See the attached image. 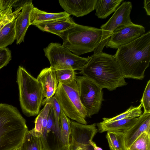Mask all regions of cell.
Returning a JSON list of instances; mask_svg holds the SVG:
<instances>
[{
	"instance_id": "cell-6",
	"label": "cell",
	"mask_w": 150,
	"mask_h": 150,
	"mask_svg": "<svg viewBox=\"0 0 150 150\" xmlns=\"http://www.w3.org/2000/svg\"><path fill=\"white\" fill-rule=\"evenodd\" d=\"M65 114L79 123L87 125V114L81 102L76 80L71 83H59L54 96Z\"/></svg>"
},
{
	"instance_id": "cell-14",
	"label": "cell",
	"mask_w": 150,
	"mask_h": 150,
	"mask_svg": "<svg viewBox=\"0 0 150 150\" xmlns=\"http://www.w3.org/2000/svg\"><path fill=\"white\" fill-rule=\"evenodd\" d=\"M96 0H59L62 7L70 15L82 17L95 10Z\"/></svg>"
},
{
	"instance_id": "cell-9",
	"label": "cell",
	"mask_w": 150,
	"mask_h": 150,
	"mask_svg": "<svg viewBox=\"0 0 150 150\" xmlns=\"http://www.w3.org/2000/svg\"><path fill=\"white\" fill-rule=\"evenodd\" d=\"M132 8L131 1L122 2L108 21L101 26L100 28L103 31L102 41L100 44L94 50V54L102 52L107 41L116 28L133 23L130 17Z\"/></svg>"
},
{
	"instance_id": "cell-34",
	"label": "cell",
	"mask_w": 150,
	"mask_h": 150,
	"mask_svg": "<svg viewBox=\"0 0 150 150\" xmlns=\"http://www.w3.org/2000/svg\"><path fill=\"white\" fill-rule=\"evenodd\" d=\"M90 144L93 148L94 150H103L101 148L97 146L96 143L93 141L90 142Z\"/></svg>"
},
{
	"instance_id": "cell-21",
	"label": "cell",
	"mask_w": 150,
	"mask_h": 150,
	"mask_svg": "<svg viewBox=\"0 0 150 150\" xmlns=\"http://www.w3.org/2000/svg\"><path fill=\"white\" fill-rule=\"evenodd\" d=\"M20 150H43L40 137L32 130L26 132Z\"/></svg>"
},
{
	"instance_id": "cell-33",
	"label": "cell",
	"mask_w": 150,
	"mask_h": 150,
	"mask_svg": "<svg viewBox=\"0 0 150 150\" xmlns=\"http://www.w3.org/2000/svg\"><path fill=\"white\" fill-rule=\"evenodd\" d=\"M144 8L145 9L147 14L150 15V0H145L144 1Z\"/></svg>"
},
{
	"instance_id": "cell-37",
	"label": "cell",
	"mask_w": 150,
	"mask_h": 150,
	"mask_svg": "<svg viewBox=\"0 0 150 150\" xmlns=\"http://www.w3.org/2000/svg\"><path fill=\"white\" fill-rule=\"evenodd\" d=\"M64 150H75L70 145Z\"/></svg>"
},
{
	"instance_id": "cell-20",
	"label": "cell",
	"mask_w": 150,
	"mask_h": 150,
	"mask_svg": "<svg viewBox=\"0 0 150 150\" xmlns=\"http://www.w3.org/2000/svg\"><path fill=\"white\" fill-rule=\"evenodd\" d=\"M124 0H96L95 15L98 18L104 19L115 11Z\"/></svg>"
},
{
	"instance_id": "cell-38",
	"label": "cell",
	"mask_w": 150,
	"mask_h": 150,
	"mask_svg": "<svg viewBox=\"0 0 150 150\" xmlns=\"http://www.w3.org/2000/svg\"><path fill=\"white\" fill-rule=\"evenodd\" d=\"M3 11H2L1 10H0V21L1 19L2 15V14Z\"/></svg>"
},
{
	"instance_id": "cell-22",
	"label": "cell",
	"mask_w": 150,
	"mask_h": 150,
	"mask_svg": "<svg viewBox=\"0 0 150 150\" xmlns=\"http://www.w3.org/2000/svg\"><path fill=\"white\" fill-rule=\"evenodd\" d=\"M15 21L7 24L0 30V49L6 48L16 39Z\"/></svg>"
},
{
	"instance_id": "cell-3",
	"label": "cell",
	"mask_w": 150,
	"mask_h": 150,
	"mask_svg": "<svg viewBox=\"0 0 150 150\" xmlns=\"http://www.w3.org/2000/svg\"><path fill=\"white\" fill-rule=\"evenodd\" d=\"M28 130L25 119L16 107L0 103V150L20 146Z\"/></svg>"
},
{
	"instance_id": "cell-4",
	"label": "cell",
	"mask_w": 150,
	"mask_h": 150,
	"mask_svg": "<svg viewBox=\"0 0 150 150\" xmlns=\"http://www.w3.org/2000/svg\"><path fill=\"white\" fill-rule=\"evenodd\" d=\"M63 40L62 45L79 56L94 51L102 41L100 28L76 24L58 35Z\"/></svg>"
},
{
	"instance_id": "cell-19",
	"label": "cell",
	"mask_w": 150,
	"mask_h": 150,
	"mask_svg": "<svg viewBox=\"0 0 150 150\" xmlns=\"http://www.w3.org/2000/svg\"><path fill=\"white\" fill-rule=\"evenodd\" d=\"M138 117L123 119L106 123L100 122L97 123L96 125L98 127V132L100 133L110 131L124 132L134 124Z\"/></svg>"
},
{
	"instance_id": "cell-7",
	"label": "cell",
	"mask_w": 150,
	"mask_h": 150,
	"mask_svg": "<svg viewBox=\"0 0 150 150\" xmlns=\"http://www.w3.org/2000/svg\"><path fill=\"white\" fill-rule=\"evenodd\" d=\"M45 55L49 60L50 67L53 70L71 69L80 70L89 59L73 54L60 43L51 42L43 49Z\"/></svg>"
},
{
	"instance_id": "cell-30",
	"label": "cell",
	"mask_w": 150,
	"mask_h": 150,
	"mask_svg": "<svg viewBox=\"0 0 150 150\" xmlns=\"http://www.w3.org/2000/svg\"><path fill=\"white\" fill-rule=\"evenodd\" d=\"M12 8L10 7L3 11L0 21V30L6 24L16 18L23 7L15 10L13 12L12 11Z\"/></svg>"
},
{
	"instance_id": "cell-5",
	"label": "cell",
	"mask_w": 150,
	"mask_h": 150,
	"mask_svg": "<svg viewBox=\"0 0 150 150\" xmlns=\"http://www.w3.org/2000/svg\"><path fill=\"white\" fill-rule=\"evenodd\" d=\"M16 79L22 112L28 117L36 116L45 98L41 83L20 66L18 69Z\"/></svg>"
},
{
	"instance_id": "cell-17",
	"label": "cell",
	"mask_w": 150,
	"mask_h": 150,
	"mask_svg": "<svg viewBox=\"0 0 150 150\" xmlns=\"http://www.w3.org/2000/svg\"><path fill=\"white\" fill-rule=\"evenodd\" d=\"M70 15L65 11L58 13H50L33 7L30 16V25L35 26L39 24L69 18Z\"/></svg>"
},
{
	"instance_id": "cell-35",
	"label": "cell",
	"mask_w": 150,
	"mask_h": 150,
	"mask_svg": "<svg viewBox=\"0 0 150 150\" xmlns=\"http://www.w3.org/2000/svg\"><path fill=\"white\" fill-rule=\"evenodd\" d=\"M77 150H94L92 146L90 144Z\"/></svg>"
},
{
	"instance_id": "cell-8",
	"label": "cell",
	"mask_w": 150,
	"mask_h": 150,
	"mask_svg": "<svg viewBox=\"0 0 150 150\" xmlns=\"http://www.w3.org/2000/svg\"><path fill=\"white\" fill-rule=\"evenodd\" d=\"M76 80L80 98L87 114L91 117L99 112L104 100L102 89L93 81L84 76H76Z\"/></svg>"
},
{
	"instance_id": "cell-10",
	"label": "cell",
	"mask_w": 150,
	"mask_h": 150,
	"mask_svg": "<svg viewBox=\"0 0 150 150\" xmlns=\"http://www.w3.org/2000/svg\"><path fill=\"white\" fill-rule=\"evenodd\" d=\"M145 32L144 26L133 23L120 26L114 31L105 46L107 48L117 49L133 41Z\"/></svg>"
},
{
	"instance_id": "cell-36",
	"label": "cell",
	"mask_w": 150,
	"mask_h": 150,
	"mask_svg": "<svg viewBox=\"0 0 150 150\" xmlns=\"http://www.w3.org/2000/svg\"><path fill=\"white\" fill-rule=\"evenodd\" d=\"M0 10L2 11L5 10L3 5L2 0H0Z\"/></svg>"
},
{
	"instance_id": "cell-25",
	"label": "cell",
	"mask_w": 150,
	"mask_h": 150,
	"mask_svg": "<svg viewBox=\"0 0 150 150\" xmlns=\"http://www.w3.org/2000/svg\"><path fill=\"white\" fill-rule=\"evenodd\" d=\"M142 104L137 106L131 105L125 112L110 118L104 117L103 123H106L117 120L127 118H134L138 117L142 114Z\"/></svg>"
},
{
	"instance_id": "cell-24",
	"label": "cell",
	"mask_w": 150,
	"mask_h": 150,
	"mask_svg": "<svg viewBox=\"0 0 150 150\" xmlns=\"http://www.w3.org/2000/svg\"><path fill=\"white\" fill-rule=\"evenodd\" d=\"M124 133L121 131L108 132L106 136L110 150H126Z\"/></svg>"
},
{
	"instance_id": "cell-32",
	"label": "cell",
	"mask_w": 150,
	"mask_h": 150,
	"mask_svg": "<svg viewBox=\"0 0 150 150\" xmlns=\"http://www.w3.org/2000/svg\"><path fill=\"white\" fill-rule=\"evenodd\" d=\"M11 52L6 47L0 49V69L6 66L11 60Z\"/></svg>"
},
{
	"instance_id": "cell-15",
	"label": "cell",
	"mask_w": 150,
	"mask_h": 150,
	"mask_svg": "<svg viewBox=\"0 0 150 150\" xmlns=\"http://www.w3.org/2000/svg\"><path fill=\"white\" fill-rule=\"evenodd\" d=\"M33 7L32 0H30L24 4L22 11L16 19V40L17 45L24 41L26 33L30 25V16Z\"/></svg>"
},
{
	"instance_id": "cell-23",
	"label": "cell",
	"mask_w": 150,
	"mask_h": 150,
	"mask_svg": "<svg viewBox=\"0 0 150 150\" xmlns=\"http://www.w3.org/2000/svg\"><path fill=\"white\" fill-rule=\"evenodd\" d=\"M52 108L50 103H46L35 119V127L32 129L40 137L42 135L46 127L49 113Z\"/></svg>"
},
{
	"instance_id": "cell-1",
	"label": "cell",
	"mask_w": 150,
	"mask_h": 150,
	"mask_svg": "<svg viewBox=\"0 0 150 150\" xmlns=\"http://www.w3.org/2000/svg\"><path fill=\"white\" fill-rule=\"evenodd\" d=\"M113 55L125 78L143 79L150 62V31L118 47Z\"/></svg>"
},
{
	"instance_id": "cell-29",
	"label": "cell",
	"mask_w": 150,
	"mask_h": 150,
	"mask_svg": "<svg viewBox=\"0 0 150 150\" xmlns=\"http://www.w3.org/2000/svg\"><path fill=\"white\" fill-rule=\"evenodd\" d=\"M47 102H50L51 104L54 115L56 129L58 131L61 132L59 120L60 115L62 111V108L58 101L54 96L48 99H44L42 103V105H44Z\"/></svg>"
},
{
	"instance_id": "cell-39",
	"label": "cell",
	"mask_w": 150,
	"mask_h": 150,
	"mask_svg": "<svg viewBox=\"0 0 150 150\" xmlns=\"http://www.w3.org/2000/svg\"><path fill=\"white\" fill-rule=\"evenodd\" d=\"M13 150H20V147L16 148Z\"/></svg>"
},
{
	"instance_id": "cell-16",
	"label": "cell",
	"mask_w": 150,
	"mask_h": 150,
	"mask_svg": "<svg viewBox=\"0 0 150 150\" xmlns=\"http://www.w3.org/2000/svg\"><path fill=\"white\" fill-rule=\"evenodd\" d=\"M36 79L42 85L45 99H48L54 96L59 83L54 70L50 67L44 68Z\"/></svg>"
},
{
	"instance_id": "cell-12",
	"label": "cell",
	"mask_w": 150,
	"mask_h": 150,
	"mask_svg": "<svg viewBox=\"0 0 150 150\" xmlns=\"http://www.w3.org/2000/svg\"><path fill=\"white\" fill-rule=\"evenodd\" d=\"M40 138L43 150H64L70 146L65 144L61 132L56 129L52 108L49 113L46 127Z\"/></svg>"
},
{
	"instance_id": "cell-26",
	"label": "cell",
	"mask_w": 150,
	"mask_h": 150,
	"mask_svg": "<svg viewBox=\"0 0 150 150\" xmlns=\"http://www.w3.org/2000/svg\"><path fill=\"white\" fill-rule=\"evenodd\" d=\"M59 122L62 137L64 142L66 146H69L70 145L69 139L71 134L70 126L71 121L63 110L60 115Z\"/></svg>"
},
{
	"instance_id": "cell-28",
	"label": "cell",
	"mask_w": 150,
	"mask_h": 150,
	"mask_svg": "<svg viewBox=\"0 0 150 150\" xmlns=\"http://www.w3.org/2000/svg\"><path fill=\"white\" fill-rule=\"evenodd\" d=\"M54 71L59 83H68L76 80V72L72 69H65Z\"/></svg>"
},
{
	"instance_id": "cell-27",
	"label": "cell",
	"mask_w": 150,
	"mask_h": 150,
	"mask_svg": "<svg viewBox=\"0 0 150 150\" xmlns=\"http://www.w3.org/2000/svg\"><path fill=\"white\" fill-rule=\"evenodd\" d=\"M128 150H150V134L146 132H143Z\"/></svg>"
},
{
	"instance_id": "cell-18",
	"label": "cell",
	"mask_w": 150,
	"mask_h": 150,
	"mask_svg": "<svg viewBox=\"0 0 150 150\" xmlns=\"http://www.w3.org/2000/svg\"><path fill=\"white\" fill-rule=\"evenodd\" d=\"M76 23L70 17L64 19L42 23L35 26L42 31L48 32L58 36Z\"/></svg>"
},
{
	"instance_id": "cell-31",
	"label": "cell",
	"mask_w": 150,
	"mask_h": 150,
	"mask_svg": "<svg viewBox=\"0 0 150 150\" xmlns=\"http://www.w3.org/2000/svg\"><path fill=\"white\" fill-rule=\"evenodd\" d=\"M140 102L142 107L144 108V112H150V80L147 82Z\"/></svg>"
},
{
	"instance_id": "cell-11",
	"label": "cell",
	"mask_w": 150,
	"mask_h": 150,
	"mask_svg": "<svg viewBox=\"0 0 150 150\" xmlns=\"http://www.w3.org/2000/svg\"><path fill=\"white\" fill-rule=\"evenodd\" d=\"M70 126L71 136L70 144L75 150L90 145V142L98 132L95 123L87 125L72 120Z\"/></svg>"
},
{
	"instance_id": "cell-13",
	"label": "cell",
	"mask_w": 150,
	"mask_h": 150,
	"mask_svg": "<svg viewBox=\"0 0 150 150\" xmlns=\"http://www.w3.org/2000/svg\"><path fill=\"white\" fill-rule=\"evenodd\" d=\"M144 132L150 134V112H143L131 127L123 132L126 150Z\"/></svg>"
},
{
	"instance_id": "cell-2",
	"label": "cell",
	"mask_w": 150,
	"mask_h": 150,
	"mask_svg": "<svg viewBox=\"0 0 150 150\" xmlns=\"http://www.w3.org/2000/svg\"><path fill=\"white\" fill-rule=\"evenodd\" d=\"M89 57L79 73L101 88L112 91L127 84L114 55L102 52Z\"/></svg>"
}]
</instances>
